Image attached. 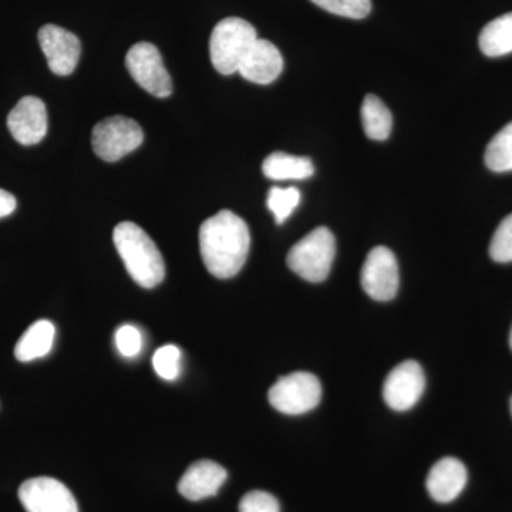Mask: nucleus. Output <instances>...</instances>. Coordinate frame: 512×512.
<instances>
[{
    "label": "nucleus",
    "mask_w": 512,
    "mask_h": 512,
    "mask_svg": "<svg viewBox=\"0 0 512 512\" xmlns=\"http://www.w3.org/2000/svg\"><path fill=\"white\" fill-rule=\"evenodd\" d=\"M251 234L247 222L224 210L208 218L200 228L202 261L218 279L234 278L247 262Z\"/></svg>",
    "instance_id": "obj_1"
},
{
    "label": "nucleus",
    "mask_w": 512,
    "mask_h": 512,
    "mask_svg": "<svg viewBox=\"0 0 512 512\" xmlns=\"http://www.w3.org/2000/svg\"><path fill=\"white\" fill-rule=\"evenodd\" d=\"M362 121L366 136L372 140H387L392 133V113L375 94H367L363 100Z\"/></svg>",
    "instance_id": "obj_19"
},
{
    "label": "nucleus",
    "mask_w": 512,
    "mask_h": 512,
    "mask_svg": "<svg viewBox=\"0 0 512 512\" xmlns=\"http://www.w3.org/2000/svg\"><path fill=\"white\" fill-rule=\"evenodd\" d=\"M37 37L50 70L57 76H70L82 53L79 37L56 25L43 26Z\"/></svg>",
    "instance_id": "obj_11"
},
{
    "label": "nucleus",
    "mask_w": 512,
    "mask_h": 512,
    "mask_svg": "<svg viewBox=\"0 0 512 512\" xmlns=\"http://www.w3.org/2000/svg\"><path fill=\"white\" fill-rule=\"evenodd\" d=\"M19 500L26 512H79L72 491L56 478L26 480L20 485Z\"/></svg>",
    "instance_id": "obj_8"
},
{
    "label": "nucleus",
    "mask_w": 512,
    "mask_h": 512,
    "mask_svg": "<svg viewBox=\"0 0 512 512\" xmlns=\"http://www.w3.org/2000/svg\"><path fill=\"white\" fill-rule=\"evenodd\" d=\"M113 241L134 282L151 289L164 281L163 255L143 228L134 222H121L114 229Z\"/></svg>",
    "instance_id": "obj_2"
},
{
    "label": "nucleus",
    "mask_w": 512,
    "mask_h": 512,
    "mask_svg": "<svg viewBox=\"0 0 512 512\" xmlns=\"http://www.w3.org/2000/svg\"><path fill=\"white\" fill-rule=\"evenodd\" d=\"M490 256L495 262H512V214L505 217L494 232L490 244Z\"/></svg>",
    "instance_id": "obj_24"
},
{
    "label": "nucleus",
    "mask_w": 512,
    "mask_h": 512,
    "mask_svg": "<svg viewBox=\"0 0 512 512\" xmlns=\"http://www.w3.org/2000/svg\"><path fill=\"white\" fill-rule=\"evenodd\" d=\"M481 52L488 57L512 53V12L491 20L480 33Z\"/></svg>",
    "instance_id": "obj_18"
},
{
    "label": "nucleus",
    "mask_w": 512,
    "mask_h": 512,
    "mask_svg": "<svg viewBox=\"0 0 512 512\" xmlns=\"http://www.w3.org/2000/svg\"><path fill=\"white\" fill-rule=\"evenodd\" d=\"M320 397L322 386L319 379L308 372H295L281 377L268 393L271 406L288 416L311 412L320 403Z\"/></svg>",
    "instance_id": "obj_5"
},
{
    "label": "nucleus",
    "mask_w": 512,
    "mask_h": 512,
    "mask_svg": "<svg viewBox=\"0 0 512 512\" xmlns=\"http://www.w3.org/2000/svg\"><path fill=\"white\" fill-rule=\"evenodd\" d=\"M55 325L49 320H37L19 339L15 356L19 362L28 363L49 355L55 343Z\"/></svg>",
    "instance_id": "obj_16"
},
{
    "label": "nucleus",
    "mask_w": 512,
    "mask_h": 512,
    "mask_svg": "<svg viewBox=\"0 0 512 512\" xmlns=\"http://www.w3.org/2000/svg\"><path fill=\"white\" fill-rule=\"evenodd\" d=\"M262 171L269 180L301 181L311 178L315 173V167L311 158L291 156V154L276 151L265 158Z\"/></svg>",
    "instance_id": "obj_17"
},
{
    "label": "nucleus",
    "mask_w": 512,
    "mask_h": 512,
    "mask_svg": "<svg viewBox=\"0 0 512 512\" xmlns=\"http://www.w3.org/2000/svg\"><path fill=\"white\" fill-rule=\"evenodd\" d=\"M258 40L256 30L247 20L227 18L212 30L210 40L211 62L215 70L229 76L238 72L242 60Z\"/></svg>",
    "instance_id": "obj_4"
},
{
    "label": "nucleus",
    "mask_w": 512,
    "mask_h": 512,
    "mask_svg": "<svg viewBox=\"0 0 512 512\" xmlns=\"http://www.w3.org/2000/svg\"><path fill=\"white\" fill-rule=\"evenodd\" d=\"M467 480L466 466L458 458L444 457L431 467L426 487L434 501L447 504L463 493Z\"/></svg>",
    "instance_id": "obj_15"
},
{
    "label": "nucleus",
    "mask_w": 512,
    "mask_h": 512,
    "mask_svg": "<svg viewBox=\"0 0 512 512\" xmlns=\"http://www.w3.org/2000/svg\"><path fill=\"white\" fill-rule=\"evenodd\" d=\"M126 64L138 86L154 97L165 99L173 93V82L156 46L148 42L137 43L128 50Z\"/></svg>",
    "instance_id": "obj_7"
},
{
    "label": "nucleus",
    "mask_w": 512,
    "mask_h": 512,
    "mask_svg": "<svg viewBox=\"0 0 512 512\" xmlns=\"http://www.w3.org/2000/svg\"><path fill=\"white\" fill-rule=\"evenodd\" d=\"M227 477V470L215 461H197L181 477L178 491L187 500H205L218 494Z\"/></svg>",
    "instance_id": "obj_14"
},
{
    "label": "nucleus",
    "mask_w": 512,
    "mask_h": 512,
    "mask_svg": "<svg viewBox=\"0 0 512 512\" xmlns=\"http://www.w3.org/2000/svg\"><path fill=\"white\" fill-rule=\"evenodd\" d=\"M426 389V376L419 363L406 360L394 367L383 386V399L396 412H406L419 402Z\"/></svg>",
    "instance_id": "obj_10"
},
{
    "label": "nucleus",
    "mask_w": 512,
    "mask_h": 512,
    "mask_svg": "<svg viewBox=\"0 0 512 512\" xmlns=\"http://www.w3.org/2000/svg\"><path fill=\"white\" fill-rule=\"evenodd\" d=\"M299 201H301V192L298 188L272 187L269 190L266 204H268L269 211L274 214L276 224L281 225L298 208Z\"/></svg>",
    "instance_id": "obj_21"
},
{
    "label": "nucleus",
    "mask_w": 512,
    "mask_h": 512,
    "mask_svg": "<svg viewBox=\"0 0 512 512\" xmlns=\"http://www.w3.org/2000/svg\"><path fill=\"white\" fill-rule=\"evenodd\" d=\"M16 198L10 192L0 188V218L9 217L16 210Z\"/></svg>",
    "instance_id": "obj_27"
},
{
    "label": "nucleus",
    "mask_w": 512,
    "mask_h": 512,
    "mask_svg": "<svg viewBox=\"0 0 512 512\" xmlns=\"http://www.w3.org/2000/svg\"><path fill=\"white\" fill-rule=\"evenodd\" d=\"M484 160L494 173L512 171V121L495 134L485 150Z\"/></svg>",
    "instance_id": "obj_20"
},
{
    "label": "nucleus",
    "mask_w": 512,
    "mask_h": 512,
    "mask_svg": "<svg viewBox=\"0 0 512 512\" xmlns=\"http://www.w3.org/2000/svg\"><path fill=\"white\" fill-rule=\"evenodd\" d=\"M116 346L124 357H136L143 348L140 330L136 326H121L116 332Z\"/></svg>",
    "instance_id": "obj_26"
},
{
    "label": "nucleus",
    "mask_w": 512,
    "mask_h": 512,
    "mask_svg": "<svg viewBox=\"0 0 512 512\" xmlns=\"http://www.w3.org/2000/svg\"><path fill=\"white\" fill-rule=\"evenodd\" d=\"M316 6L349 19H365L372 10L370 0H311Z\"/></svg>",
    "instance_id": "obj_22"
},
{
    "label": "nucleus",
    "mask_w": 512,
    "mask_h": 512,
    "mask_svg": "<svg viewBox=\"0 0 512 512\" xmlns=\"http://www.w3.org/2000/svg\"><path fill=\"white\" fill-rule=\"evenodd\" d=\"M143 140L144 133L140 124L124 116L109 117L93 128L94 153L109 163L119 161L131 151L137 150Z\"/></svg>",
    "instance_id": "obj_6"
},
{
    "label": "nucleus",
    "mask_w": 512,
    "mask_h": 512,
    "mask_svg": "<svg viewBox=\"0 0 512 512\" xmlns=\"http://www.w3.org/2000/svg\"><path fill=\"white\" fill-rule=\"evenodd\" d=\"M399 282V265L393 252L386 247L373 248L362 268L363 291L375 301H392L399 291Z\"/></svg>",
    "instance_id": "obj_9"
},
{
    "label": "nucleus",
    "mask_w": 512,
    "mask_h": 512,
    "mask_svg": "<svg viewBox=\"0 0 512 512\" xmlns=\"http://www.w3.org/2000/svg\"><path fill=\"white\" fill-rule=\"evenodd\" d=\"M8 128L22 146H35L47 133V111L45 103L35 96H26L18 101L8 116Z\"/></svg>",
    "instance_id": "obj_12"
},
{
    "label": "nucleus",
    "mask_w": 512,
    "mask_h": 512,
    "mask_svg": "<svg viewBox=\"0 0 512 512\" xmlns=\"http://www.w3.org/2000/svg\"><path fill=\"white\" fill-rule=\"evenodd\" d=\"M511 414H512V397H511Z\"/></svg>",
    "instance_id": "obj_29"
},
{
    "label": "nucleus",
    "mask_w": 512,
    "mask_h": 512,
    "mask_svg": "<svg viewBox=\"0 0 512 512\" xmlns=\"http://www.w3.org/2000/svg\"><path fill=\"white\" fill-rule=\"evenodd\" d=\"M239 512H281V505L274 495L266 491H251L242 497Z\"/></svg>",
    "instance_id": "obj_25"
},
{
    "label": "nucleus",
    "mask_w": 512,
    "mask_h": 512,
    "mask_svg": "<svg viewBox=\"0 0 512 512\" xmlns=\"http://www.w3.org/2000/svg\"><path fill=\"white\" fill-rule=\"evenodd\" d=\"M335 255V235L330 229L319 227L293 245L286 262L296 275L312 284H319L328 278Z\"/></svg>",
    "instance_id": "obj_3"
},
{
    "label": "nucleus",
    "mask_w": 512,
    "mask_h": 512,
    "mask_svg": "<svg viewBox=\"0 0 512 512\" xmlns=\"http://www.w3.org/2000/svg\"><path fill=\"white\" fill-rule=\"evenodd\" d=\"M284 70V59L274 43L256 40L244 57L238 72L248 82L269 84L275 82Z\"/></svg>",
    "instance_id": "obj_13"
},
{
    "label": "nucleus",
    "mask_w": 512,
    "mask_h": 512,
    "mask_svg": "<svg viewBox=\"0 0 512 512\" xmlns=\"http://www.w3.org/2000/svg\"><path fill=\"white\" fill-rule=\"evenodd\" d=\"M154 370L161 379L173 382L181 372V350L175 345H165L153 357Z\"/></svg>",
    "instance_id": "obj_23"
},
{
    "label": "nucleus",
    "mask_w": 512,
    "mask_h": 512,
    "mask_svg": "<svg viewBox=\"0 0 512 512\" xmlns=\"http://www.w3.org/2000/svg\"><path fill=\"white\" fill-rule=\"evenodd\" d=\"M510 346H511V350H512V328H511V333H510Z\"/></svg>",
    "instance_id": "obj_28"
}]
</instances>
